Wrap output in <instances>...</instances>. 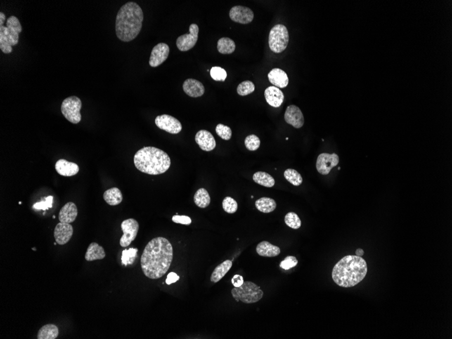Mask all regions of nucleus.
Masks as SVG:
<instances>
[{
	"mask_svg": "<svg viewBox=\"0 0 452 339\" xmlns=\"http://www.w3.org/2000/svg\"><path fill=\"white\" fill-rule=\"evenodd\" d=\"M174 258L170 242L163 237H157L145 247L140 263L144 274L150 279L162 278L167 272Z\"/></svg>",
	"mask_w": 452,
	"mask_h": 339,
	"instance_id": "obj_1",
	"label": "nucleus"
},
{
	"mask_svg": "<svg viewBox=\"0 0 452 339\" xmlns=\"http://www.w3.org/2000/svg\"><path fill=\"white\" fill-rule=\"evenodd\" d=\"M367 272V263L362 257L347 255L335 265L332 269V277L339 286L351 288L361 283Z\"/></svg>",
	"mask_w": 452,
	"mask_h": 339,
	"instance_id": "obj_2",
	"label": "nucleus"
},
{
	"mask_svg": "<svg viewBox=\"0 0 452 339\" xmlns=\"http://www.w3.org/2000/svg\"><path fill=\"white\" fill-rule=\"evenodd\" d=\"M144 13L141 7L136 2L129 1L118 12L115 30L117 37L124 42L136 39L143 27Z\"/></svg>",
	"mask_w": 452,
	"mask_h": 339,
	"instance_id": "obj_3",
	"label": "nucleus"
},
{
	"mask_svg": "<svg viewBox=\"0 0 452 339\" xmlns=\"http://www.w3.org/2000/svg\"><path fill=\"white\" fill-rule=\"evenodd\" d=\"M133 162L137 169L145 174L159 175L164 174L171 166L169 156L163 150L155 147H144L134 155Z\"/></svg>",
	"mask_w": 452,
	"mask_h": 339,
	"instance_id": "obj_4",
	"label": "nucleus"
},
{
	"mask_svg": "<svg viewBox=\"0 0 452 339\" xmlns=\"http://www.w3.org/2000/svg\"><path fill=\"white\" fill-rule=\"evenodd\" d=\"M22 31L21 24L15 16L8 18L6 26L0 27V49L3 53H12L13 46L18 44Z\"/></svg>",
	"mask_w": 452,
	"mask_h": 339,
	"instance_id": "obj_5",
	"label": "nucleus"
},
{
	"mask_svg": "<svg viewBox=\"0 0 452 339\" xmlns=\"http://www.w3.org/2000/svg\"><path fill=\"white\" fill-rule=\"evenodd\" d=\"M234 298L238 302L241 301L245 303H254L260 301L263 296V292L260 287L252 282H244L241 286L235 287L232 290Z\"/></svg>",
	"mask_w": 452,
	"mask_h": 339,
	"instance_id": "obj_6",
	"label": "nucleus"
},
{
	"mask_svg": "<svg viewBox=\"0 0 452 339\" xmlns=\"http://www.w3.org/2000/svg\"><path fill=\"white\" fill-rule=\"evenodd\" d=\"M289 42V31L286 26L278 24L271 29L268 43L270 50L273 53L280 54L285 51L288 46Z\"/></svg>",
	"mask_w": 452,
	"mask_h": 339,
	"instance_id": "obj_7",
	"label": "nucleus"
},
{
	"mask_svg": "<svg viewBox=\"0 0 452 339\" xmlns=\"http://www.w3.org/2000/svg\"><path fill=\"white\" fill-rule=\"evenodd\" d=\"M81 107L82 103L80 98L74 96L69 97L62 102V114L72 124H79L81 121Z\"/></svg>",
	"mask_w": 452,
	"mask_h": 339,
	"instance_id": "obj_8",
	"label": "nucleus"
},
{
	"mask_svg": "<svg viewBox=\"0 0 452 339\" xmlns=\"http://www.w3.org/2000/svg\"><path fill=\"white\" fill-rule=\"evenodd\" d=\"M139 228L138 221L132 218L126 219L121 223V229L124 232L120 239L121 247H127L131 245L133 240L136 239Z\"/></svg>",
	"mask_w": 452,
	"mask_h": 339,
	"instance_id": "obj_9",
	"label": "nucleus"
},
{
	"mask_svg": "<svg viewBox=\"0 0 452 339\" xmlns=\"http://www.w3.org/2000/svg\"><path fill=\"white\" fill-rule=\"evenodd\" d=\"M189 34L182 35L177 39L176 46L181 52H187L195 47L199 39V27L197 24H191Z\"/></svg>",
	"mask_w": 452,
	"mask_h": 339,
	"instance_id": "obj_10",
	"label": "nucleus"
},
{
	"mask_svg": "<svg viewBox=\"0 0 452 339\" xmlns=\"http://www.w3.org/2000/svg\"><path fill=\"white\" fill-rule=\"evenodd\" d=\"M155 124L159 129L169 134H178L182 129V125L180 121L169 115L157 116L155 119Z\"/></svg>",
	"mask_w": 452,
	"mask_h": 339,
	"instance_id": "obj_11",
	"label": "nucleus"
},
{
	"mask_svg": "<svg viewBox=\"0 0 452 339\" xmlns=\"http://www.w3.org/2000/svg\"><path fill=\"white\" fill-rule=\"evenodd\" d=\"M339 162V157L337 154L322 153L317 159L316 169L320 174L326 176Z\"/></svg>",
	"mask_w": 452,
	"mask_h": 339,
	"instance_id": "obj_12",
	"label": "nucleus"
},
{
	"mask_svg": "<svg viewBox=\"0 0 452 339\" xmlns=\"http://www.w3.org/2000/svg\"><path fill=\"white\" fill-rule=\"evenodd\" d=\"M230 18L237 23L246 25L253 20L254 13L248 7L235 6L230 10Z\"/></svg>",
	"mask_w": 452,
	"mask_h": 339,
	"instance_id": "obj_13",
	"label": "nucleus"
},
{
	"mask_svg": "<svg viewBox=\"0 0 452 339\" xmlns=\"http://www.w3.org/2000/svg\"><path fill=\"white\" fill-rule=\"evenodd\" d=\"M169 51L170 49L167 44L159 43L152 50L149 65L151 67H159L167 59Z\"/></svg>",
	"mask_w": 452,
	"mask_h": 339,
	"instance_id": "obj_14",
	"label": "nucleus"
},
{
	"mask_svg": "<svg viewBox=\"0 0 452 339\" xmlns=\"http://www.w3.org/2000/svg\"><path fill=\"white\" fill-rule=\"evenodd\" d=\"M285 120L296 129L302 127L304 125V117L302 111L295 105H290L287 107L285 114Z\"/></svg>",
	"mask_w": 452,
	"mask_h": 339,
	"instance_id": "obj_15",
	"label": "nucleus"
},
{
	"mask_svg": "<svg viewBox=\"0 0 452 339\" xmlns=\"http://www.w3.org/2000/svg\"><path fill=\"white\" fill-rule=\"evenodd\" d=\"M73 235V228L70 224L58 223L55 227L54 232L56 242L59 245H64L68 243Z\"/></svg>",
	"mask_w": 452,
	"mask_h": 339,
	"instance_id": "obj_16",
	"label": "nucleus"
},
{
	"mask_svg": "<svg viewBox=\"0 0 452 339\" xmlns=\"http://www.w3.org/2000/svg\"><path fill=\"white\" fill-rule=\"evenodd\" d=\"M195 141L204 151L210 152L216 148V140L211 133L207 130H200L195 136Z\"/></svg>",
	"mask_w": 452,
	"mask_h": 339,
	"instance_id": "obj_17",
	"label": "nucleus"
},
{
	"mask_svg": "<svg viewBox=\"0 0 452 339\" xmlns=\"http://www.w3.org/2000/svg\"><path fill=\"white\" fill-rule=\"evenodd\" d=\"M265 98L270 106L278 108L281 106L285 100V95L279 88L275 86H270L265 90Z\"/></svg>",
	"mask_w": 452,
	"mask_h": 339,
	"instance_id": "obj_18",
	"label": "nucleus"
},
{
	"mask_svg": "<svg viewBox=\"0 0 452 339\" xmlns=\"http://www.w3.org/2000/svg\"><path fill=\"white\" fill-rule=\"evenodd\" d=\"M55 169L57 173L65 177L75 176L79 171V165L74 162H69L65 159H60L56 162Z\"/></svg>",
	"mask_w": 452,
	"mask_h": 339,
	"instance_id": "obj_19",
	"label": "nucleus"
},
{
	"mask_svg": "<svg viewBox=\"0 0 452 339\" xmlns=\"http://www.w3.org/2000/svg\"><path fill=\"white\" fill-rule=\"evenodd\" d=\"M78 215L77 206L72 202H67L59 212L58 219L60 222L72 224L75 221Z\"/></svg>",
	"mask_w": 452,
	"mask_h": 339,
	"instance_id": "obj_20",
	"label": "nucleus"
},
{
	"mask_svg": "<svg viewBox=\"0 0 452 339\" xmlns=\"http://www.w3.org/2000/svg\"><path fill=\"white\" fill-rule=\"evenodd\" d=\"M183 89L188 96L192 98H199L204 93L203 84L195 79H188L183 82Z\"/></svg>",
	"mask_w": 452,
	"mask_h": 339,
	"instance_id": "obj_21",
	"label": "nucleus"
},
{
	"mask_svg": "<svg viewBox=\"0 0 452 339\" xmlns=\"http://www.w3.org/2000/svg\"><path fill=\"white\" fill-rule=\"evenodd\" d=\"M268 79L276 88H285L289 85L288 75L280 69H273L268 73Z\"/></svg>",
	"mask_w": 452,
	"mask_h": 339,
	"instance_id": "obj_22",
	"label": "nucleus"
},
{
	"mask_svg": "<svg viewBox=\"0 0 452 339\" xmlns=\"http://www.w3.org/2000/svg\"><path fill=\"white\" fill-rule=\"evenodd\" d=\"M106 257V252L103 247L100 246L96 243L90 244L86 251L85 259L88 262H93V261L102 260L105 259Z\"/></svg>",
	"mask_w": 452,
	"mask_h": 339,
	"instance_id": "obj_23",
	"label": "nucleus"
},
{
	"mask_svg": "<svg viewBox=\"0 0 452 339\" xmlns=\"http://www.w3.org/2000/svg\"><path fill=\"white\" fill-rule=\"evenodd\" d=\"M258 255L261 257H274L280 255V249L268 241H263L256 248Z\"/></svg>",
	"mask_w": 452,
	"mask_h": 339,
	"instance_id": "obj_24",
	"label": "nucleus"
},
{
	"mask_svg": "<svg viewBox=\"0 0 452 339\" xmlns=\"http://www.w3.org/2000/svg\"><path fill=\"white\" fill-rule=\"evenodd\" d=\"M232 266H233L232 261L226 260L221 263L213 271L211 276V281L214 283H218L226 276L227 273L231 269Z\"/></svg>",
	"mask_w": 452,
	"mask_h": 339,
	"instance_id": "obj_25",
	"label": "nucleus"
},
{
	"mask_svg": "<svg viewBox=\"0 0 452 339\" xmlns=\"http://www.w3.org/2000/svg\"><path fill=\"white\" fill-rule=\"evenodd\" d=\"M104 200L109 205L116 206L119 205L123 201L122 193L118 188H112L106 190L103 195Z\"/></svg>",
	"mask_w": 452,
	"mask_h": 339,
	"instance_id": "obj_26",
	"label": "nucleus"
},
{
	"mask_svg": "<svg viewBox=\"0 0 452 339\" xmlns=\"http://www.w3.org/2000/svg\"><path fill=\"white\" fill-rule=\"evenodd\" d=\"M59 330L54 324H46L41 327L37 333V339H55L58 337Z\"/></svg>",
	"mask_w": 452,
	"mask_h": 339,
	"instance_id": "obj_27",
	"label": "nucleus"
},
{
	"mask_svg": "<svg viewBox=\"0 0 452 339\" xmlns=\"http://www.w3.org/2000/svg\"><path fill=\"white\" fill-rule=\"evenodd\" d=\"M255 207L259 212L269 214L276 209V202L272 198L263 197L256 200Z\"/></svg>",
	"mask_w": 452,
	"mask_h": 339,
	"instance_id": "obj_28",
	"label": "nucleus"
},
{
	"mask_svg": "<svg viewBox=\"0 0 452 339\" xmlns=\"http://www.w3.org/2000/svg\"><path fill=\"white\" fill-rule=\"evenodd\" d=\"M194 200L196 205L198 206L199 208L204 209L210 205L211 197L207 190L202 188L197 190L195 193Z\"/></svg>",
	"mask_w": 452,
	"mask_h": 339,
	"instance_id": "obj_29",
	"label": "nucleus"
},
{
	"mask_svg": "<svg viewBox=\"0 0 452 339\" xmlns=\"http://www.w3.org/2000/svg\"><path fill=\"white\" fill-rule=\"evenodd\" d=\"M253 179L257 184L267 188H271L275 185V179L272 176L263 171L256 172L253 176Z\"/></svg>",
	"mask_w": 452,
	"mask_h": 339,
	"instance_id": "obj_30",
	"label": "nucleus"
},
{
	"mask_svg": "<svg viewBox=\"0 0 452 339\" xmlns=\"http://www.w3.org/2000/svg\"><path fill=\"white\" fill-rule=\"evenodd\" d=\"M235 50V44L233 39L222 37L217 41V50L222 54H231Z\"/></svg>",
	"mask_w": 452,
	"mask_h": 339,
	"instance_id": "obj_31",
	"label": "nucleus"
},
{
	"mask_svg": "<svg viewBox=\"0 0 452 339\" xmlns=\"http://www.w3.org/2000/svg\"><path fill=\"white\" fill-rule=\"evenodd\" d=\"M285 178L289 182L294 186H299L303 183V178L298 171L292 169H288L284 174Z\"/></svg>",
	"mask_w": 452,
	"mask_h": 339,
	"instance_id": "obj_32",
	"label": "nucleus"
},
{
	"mask_svg": "<svg viewBox=\"0 0 452 339\" xmlns=\"http://www.w3.org/2000/svg\"><path fill=\"white\" fill-rule=\"evenodd\" d=\"M254 89H255V87L252 81H245L238 85L237 88V93L240 96H245L253 92Z\"/></svg>",
	"mask_w": 452,
	"mask_h": 339,
	"instance_id": "obj_33",
	"label": "nucleus"
},
{
	"mask_svg": "<svg viewBox=\"0 0 452 339\" xmlns=\"http://www.w3.org/2000/svg\"><path fill=\"white\" fill-rule=\"evenodd\" d=\"M285 224L289 227L294 230H297L301 226V221L299 216L295 213L290 212L286 215L285 217Z\"/></svg>",
	"mask_w": 452,
	"mask_h": 339,
	"instance_id": "obj_34",
	"label": "nucleus"
},
{
	"mask_svg": "<svg viewBox=\"0 0 452 339\" xmlns=\"http://www.w3.org/2000/svg\"><path fill=\"white\" fill-rule=\"evenodd\" d=\"M137 253H138V249L131 248L129 250H124L122 252V264L125 266H127L128 264H132L136 259Z\"/></svg>",
	"mask_w": 452,
	"mask_h": 339,
	"instance_id": "obj_35",
	"label": "nucleus"
},
{
	"mask_svg": "<svg viewBox=\"0 0 452 339\" xmlns=\"http://www.w3.org/2000/svg\"><path fill=\"white\" fill-rule=\"evenodd\" d=\"M222 206L223 210L228 214H235L238 210V203L232 197H226L223 200Z\"/></svg>",
	"mask_w": 452,
	"mask_h": 339,
	"instance_id": "obj_36",
	"label": "nucleus"
},
{
	"mask_svg": "<svg viewBox=\"0 0 452 339\" xmlns=\"http://www.w3.org/2000/svg\"><path fill=\"white\" fill-rule=\"evenodd\" d=\"M260 140L255 135L252 134L245 138V144L246 148L251 151L257 150L260 146Z\"/></svg>",
	"mask_w": 452,
	"mask_h": 339,
	"instance_id": "obj_37",
	"label": "nucleus"
},
{
	"mask_svg": "<svg viewBox=\"0 0 452 339\" xmlns=\"http://www.w3.org/2000/svg\"><path fill=\"white\" fill-rule=\"evenodd\" d=\"M211 78L216 81H224L227 77L226 71L221 67H214L210 71Z\"/></svg>",
	"mask_w": 452,
	"mask_h": 339,
	"instance_id": "obj_38",
	"label": "nucleus"
},
{
	"mask_svg": "<svg viewBox=\"0 0 452 339\" xmlns=\"http://www.w3.org/2000/svg\"><path fill=\"white\" fill-rule=\"evenodd\" d=\"M216 131L218 136L223 140H229L231 139L232 129L228 126L224 125L223 124H218L216 126Z\"/></svg>",
	"mask_w": 452,
	"mask_h": 339,
	"instance_id": "obj_39",
	"label": "nucleus"
},
{
	"mask_svg": "<svg viewBox=\"0 0 452 339\" xmlns=\"http://www.w3.org/2000/svg\"><path fill=\"white\" fill-rule=\"evenodd\" d=\"M53 199L54 197L53 196L46 197L42 201L34 204L33 205V208L43 211H46L47 209L52 208L53 205Z\"/></svg>",
	"mask_w": 452,
	"mask_h": 339,
	"instance_id": "obj_40",
	"label": "nucleus"
},
{
	"mask_svg": "<svg viewBox=\"0 0 452 339\" xmlns=\"http://www.w3.org/2000/svg\"><path fill=\"white\" fill-rule=\"evenodd\" d=\"M297 264L298 260L295 257L288 256V257H286L285 260L282 261L280 266V268H283L284 269L288 270V269H291V268L297 266Z\"/></svg>",
	"mask_w": 452,
	"mask_h": 339,
	"instance_id": "obj_41",
	"label": "nucleus"
},
{
	"mask_svg": "<svg viewBox=\"0 0 452 339\" xmlns=\"http://www.w3.org/2000/svg\"><path fill=\"white\" fill-rule=\"evenodd\" d=\"M172 221L174 223H176V224L186 225V226H189L192 223V219H190V217L186 215H176L173 216Z\"/></svg>",
	"mask_w": 452,
	"mask_h": 339,
	"instance_id": "obj_42",
	"label": "nucleus"
},
{
	"mask_svg": "<svg viewBox=\"0 0 452 339\" xmlns=\"http://www.w3.org/2000/svg\"><path fill=\"white\" fill-rule=\"evenodd\" d=\"M180 280V276L178 274H176L175 272L169 273L167 275V279H166V283L167 285H170L171 284L176 283L177 281Z\"/></svg>",
	"mask_w": 452,
	"mask_h": 339,
	"instance_id": "obj_43",
	"label": "nucleus"
},
{
	"mask_svg": "<svg viewBox=\"0 0 452 339\" xmlns=\"http://www.w3.org/2000/svg\"><path fill=\"white\" fill-rule=\"evenodd\" d=\"M244 279L242 276H240V275H235L234 276V277L232 278V283H233V286L235 287H239L241 286L242 284L244 283Z\"/></svg>",
	"mask_w": 452,
	"mask_h": 339,
	"instance_id": "obj_44",
	"label": "nucleus"
},
{
	"mask_svg": "<svg viewBox=\"0 0 452 339\" xmlns=\"http://www.w3.org/2000/svg\"><path fill=\"white\" fill-rule=\"evenodd\" d=\"M5 20H6V15H4V13H0V27L3 26Z\"/></svg>",
	"mask_w": 452,
	"mask_h": 339,
	"instance_id": "obj_45",
	"label": "nucleus"
},
{
	"mask_svg": "<svg viewBox=\"0 0 452 339\" xmlns=\"http://www.w3.org/2000/svg\"><path fill=\"white\" fill-rule=\"evenodd\" d=\"M356 254L358 257H362L363 254H364V251H363V249H358L356 250Z\"/></svg>",
	"mask_w": 452,
	"mask_h": 339,
	"instance_id": "obj_46",
	"label": "nucleus"
}]
</instances>
